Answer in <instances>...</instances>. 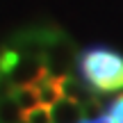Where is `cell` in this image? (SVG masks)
<instances>
[{
  "label": "cell",
  "mask_w": 123,
  "mask_h": 123,
  "mask_svg": "<svg viewBox=\"0 0 123 123\" xmlns=\"http://www.w3.org/2000/svg\"><path fill=\"white\" fill-rule=\"evenodd\" d=\"M78 75L93 93L123 89V55L107 46H89L75 55Z\"/></svg>",
  "instance_id": "6da1fadb"
},
{
  "label": "cell",
  "mask_w": 123,
  "mask_h": 123,
  "mask_svg": "<svg viewBox=\"0 0 123 123\" xmlns=\"http://www.w3.org/2000/svg\"><path fill=\"white\" fill-rule=\"evenodd\" d=\"M41 55H43L46 62V73L50 78H66L71 75V68H73L75 62V43L64 34L62 30H55V27H43V43H41Z\"/></svg>",
  "instance_id": "7a4b0ae2"
},
{
  "label": "cell",
  "mask_w": 123,
  "mask_h": 123,
  "mask_svg": "<svg viewBox=\"0 0 123 123\" xmlns=\"http://www.w3.org/2000/svg\"><path fill=\"white\" fill-rule=\"evenodd\" d=\"M84 116H87V107L71 98H59L55 105H50L53 123H80Z\"/></svg>",
  "instance_id": "3957f363"
},
{
  "label": "cell",
  "mask_w": 123,
  "mask_h": 123,
  "mask_svg": "<svg viewBox=\"0 0 123 123\" xmlns=\"http://www.w3.org/2000/svg\"><path fill=\"white\" fill-rule=\"evenodd\" d=\"M12 96H14V100H16V105L21 107V112H27V110H32V107L39 105V96H37V89L32 87V84L14 87Z\"/></svg>",
  "instance_id": "277c9868"
},
{
  "label": "cell",
  "mask_w": 123,
  "mask_h": 123,
  "mask_svg": "<svg viewBox=\"0 0 123 123\" xmlns=\"http://www.w3.org/2000/svg\"><path fill=\"white\" fill-rule=\"evenodd\" d=\"M21 123H53V119H50V107L37 105V107H32V110L23 112Z\"/></svg>",
  "instance_id": "5b68a950"
},
{
  "label": "cell",
  "mask_w": 123,
  "mask_h": 123,
  "mask_svg": "<svg viewBox=\"0 0 123 123\" xmlns=\"http://www.w3.org/2000/svg\"><path fill=\"white\" fill-rule=\"evenodd\" d=\"M103 114L107 116L110 123H123V93H119V96L107 105V110L103 112Z\"/></svg>",
  "instance_id": "8992f818"
},
{
  "label": "cell",
  "mask_w": 123,
  "mask_h": 123,
  "mask_svg": "<svg viewBox=\"0 0 123 123\" xmlns=\"http://www.w3.org/2000/svg\"><path fill=\"white\" fill-rule=\"evenodd\" d=\"M80 123H82V121H80Z\"/></svg>",
  "instance_id": "52a82bcc"
}]
</instances>
